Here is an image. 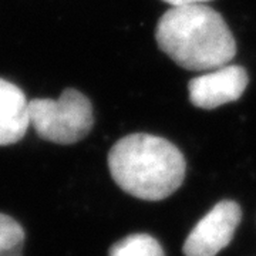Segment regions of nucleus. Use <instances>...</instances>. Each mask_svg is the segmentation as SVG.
<instances>
[{"instance_id":"1","label":"nucleus","mask_w":256,"mask_h":256,"mask_svg":"<svg viewBox=\"0 0 256 256\" xmlns=\"http://www.w3.org/2000/svg\"><path fill=\"white\" fill-rule=\"evenodd\" d=\"M156 38L165 54L192 72L224 67L236 54L235 37L228 24L205 3L166 10L156 24Z\"/></svg>"},{"instance_id":"2","label":"nucleus","mask_w":256,"mask_h":256,"mask_svg":"<svg viewBox=\"0 0 256 256\" xmlns=\"http://www.w3.org/2000/svg\"><path fill=\"white\" fill-rule=\"evenodd\" d=\"M108 168L124 192L144 201H161L181 186L186 162L178 146L168 140L137 132L112 146Z\"/></svg>"},{"instance_id":"3","label":"nucleus","mask_w":256,"mask_h":256,"mask_svg":"<svg viewBox=\"0 0 256 256\" xmlns=\"http://www.w3.org/2000/svg\"><path fill=\"white\" fill-rule=\"evenodd\" d=\"M28 114L38 137L62 146L82 141L94 126L92 102L76 88H66L57 100L28 101Z\"/></svg>"},{"instance_id":"4","label":"nucleus","mask_w":256,"mask_h":256,"mask_svg":"<svg viewBox=\"0 0 256 256\" xmlns=\"http://www.w3.org/2000/svg\"><path fill=\"white\" fill-rule=\"evenodd\" d=\"M242 218L235 201L218 202L202 218L184 244L185 256H216L230 244Z\"/></svg>"},{"instance_id":"5","label":"nucleus","mask_w":256,"mask_h":256,"mask_svg":"<svg viewBox=\"0 0 256 256\" xmlns=\"http://www.w3.org/2000/svg\"><path fill=\"white\" fill-rule=\"evenodd\" d=\"M248 82L249 77L244 67L226 64L192 78L188 84L190 100L198 108L214 110L239 100Z\"/></svg>"},{"instance_id":"6","label":"nucleus","mask_w":256,"mask_h":256,"mask_svg":"<svg viewBox=\"0 0 256 256\" xmlns=\"http://www.w3.org/2000/svg\"><path fill=\"white\" fill-rule=\"evenodd\" d=\"M28 126V101L24 92L16 84L0 78V146L18 142Z\"/></svg>"},{"instance_id":"7","label":"nucleus","mask_w":256,"mask_h":256,"mask_svg":"<svg viewBox=\"0 0 256 256\" xmlns=\"http://www.w3.org/2000/svg\"><path fill=\"white\" fill-rule=\"evenodd\" d=\"M108 256H165L161 244L148 234H134L116 242Z\"/></svg>"},{"instance_id":"8","label":"nucleus","mask_w":256,"mask_h":256,"mask_svg":"<svg viewBox=\"0 0 256 256\" xmlns=\"http://www.w3.org/2000/svg\"><path fill=\"white\" fill-rule=\"evenodd\" d=\"M24 229L9 215L0 214V256H22Z\"/></svg>"},{"instance_id":"9","label":"nucleus","mask_w":256,"mask_h":256,"mask_svg":"<svg viewBox=\"0 0 256 256\" xmlns=\"http://www.w3.org/2000/svg\"><path fill=\"white\" fill-rule=\"evenodd\" d=\"M168 3L171 8H178V6H188V4H200V3H206L210 0H162Z\"/></svg>"}]
</instances>
